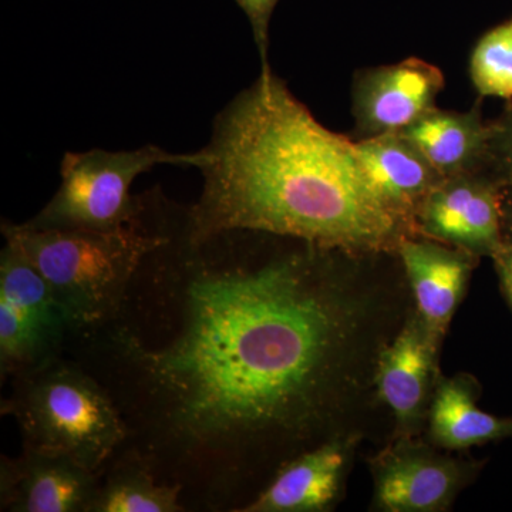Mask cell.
I'll list each match as a JSON object with an SVG mask.
<instances>
[{
  "mask_svg": "<svg viewBox=\"0 0 512 512\" xmlns=\"http://www.w3.org/2000/svg\"><path fill=\"white\" fill-rule=\"evenodd\" d=\"M204 150L174 154L164 148L144 146L131 151H84L64 154L62 184L28 227L40 229H117L137 220L141 194L131 195L138 175L158 165L200 167Z\"/></svg>",
  "mask_w": 512,
  "mask_h": 512,
  "instance_id": "obj_5",
  "label": "cell"
},
{
  "mask_svg": "<svg viewBox=\"0 0 512 512\" xmlns=\"http://www.w3.org/2000/svg\"><path fill=\"white\" fill-rule=\"evenodd\" d=\"M356 148L379 200L416 229L414 218L421 202L444 180L443 175L400 133L363 138Z\"/></svg>",
  "mask_w": 512,
  "mask_h": 512,
  "instance_id": "obj_14",
  "label": "cell"
},
{
  "mask_svg": "<svg viewBox=\"0 0 512 512\" xmlns=\"http://www.w3.org/2000/svg\"><path fill=\"white\" fill-rule=\"evenodd\" d=\"M100 483L101 471L23 447L19 457L0 461V510L92 512Z\"/></svg>",
  "mask_w": 512,
  "mask_h": 512,
  "instance_id": "obj_11",
  "label": "cell"
},
{
  "mask_svg": "<svg viewBox=\"0 0 512 512\" xmlns=\"http://www.w3.org/2000/svg\"><path fill=\"white\" fill-rule=\"evenodd\" d=\"M10 380L2 414L15 419L23 447L101 471L126 441V423L116 403L72 357L57 356Z\"/></svg>",
  "mask_w": 512,
  "mask_h": 512,
  "instance_id": "obj_4",
  "label": "cell"
},
{
  "mask_svg": "<svg viewBox=\"0 0 512 512\" xmlns=\"http://www.w3.org/2000/svg\"><path fill=\"white\" fill-rule=\"evenodd\" d=\"M470 77L481 97L512 100V19L478 40L470 57Z\"/></svg>",
  "mask_w": 512,
  "mask_h": 512,
  "instance_id": "obj_18",
  "label": "cell"
},
{
  "mask_svg": "<svg viewBox=\"0 0 512 512\" xmlns=\"http://www.w3.org/2000/svg\"><path fill=\"white\" fill-rule=\"evenodd\" d=\"M440 349L413 312L377 353L373 380L392 413L396 437H417L426 426L440 377Z\"/></svg>",
  "mask_w": 512,
  "mask_h": 512,
  "instance_id": "obj_9",
  "label": "cell"
},
{
  "mask_svg": "<svg viewBox=\"0 0 512 512\" xmlns=\"http://www.w3.org/2000/svg\"><path fill=\"white\" fill-rule=\"evenodd\" d=\"M416 437H396L372 461L373 507L383 512H444L483 468Z\"/></svg>",
  "mask_w": 512,
  "mask_h": 512,
  "instance_id": "obj_7",
  "label": "cell"
},
{
  "mask_svg": "<svg viewBox=\"0 0 512 512\" xmlns=\"http://www.w3.org/2000/svg\"><path fill=\"white\" fill-rule=\"evenodd\" d=\"M481 387L468 373L441 376L431 400L429 441L444 451L512 439V416H497L478 407Z\"/></svg>",
  "mask_w": 512,
  "mask_h": 512,
  "instance_id": "obj_15",
  "label": "cell"
},
{
  "mask_svg": "<svg viewBox=\"0 0 512 512\" xmlns=\"http://www.w3.org/2000/svg\"><path fill=\"white\" fill-rule=\"evenodd\" d=\"M501 212H503V239L512 244V183L503 185L501 197Z\"/></svg>",
  "mask_w": 512,
  "mask_h": 512,
  "instance_id": "obj_22",
  "label": "cell"
},
{
  "mask_svg": "<svg viewBox=\"0 0 512 512\" xmlns=\"http://www.w3.org/2000/svg\"><path fill=\"white\" fill-rule=\"evenodd\" d=\"M444 178L485 171L490 123H485L480 101L466 113L430 110L400 131Z\"/></svg>",
  "mask_w": 512,
  "mask_h": 512,
  "instance_id": "obj_16",
  "label": "cell"
},
{
  "mask_svg": "<svg viewBox=\"0 0 512 512\" xmlns=\"http://www.w3.org/2000/svg\"><path fill=\"white\" fill-rule=\"evenodd\" d=\"M397 254L413 292L416 313L441 348L480 258L419 235L404 238Z\"/></svg>",
  "mask_w": 512,
  "mask_h": 512,
  "instance_id": "obj_13",
  "label": "cell"
},
{
  "mask_svg": "<svg viewBox=\"0 0 512 512\" xmlns=\"http://www.w3.org/2000/svg\"><path fill=\"white\" fill-rule=\"evenodd\" d=\"M185 207L195 234L248 229L345 255L390 254L416 229L377 197L356 143L322 126L274 72L215 117Z\"/></svg>",
  "mask_w": 512,
  "mask_h": 512,
  "instance_id": "obj_2",
  "label": "cell"
},
{
  "mask_svg": "<svg viewBox=\"0 0 512 512\" xmlns=\"http://www.w3.org/2000/svg\"><path fill=\"white\" fill-rule=\"evenodd\" d=\"M501 197L503 184L487 171L444 178L421 202L417 235L491 258L504 242Z\"/></svg>",
  "mask_w": 512,
  "mask_h": 512,
  "instance_id": "obj_8",
  "label": "cell"
},
{
  "mask_svg": "<svg viewBox=\"0 0 512 512\" xmlns=\"http://www.w3.org/2000/svg\"><path fill=\"white\" fill-rule=\"evenodd\" d=\"M137 220L117 229H40L2 222L6 244L55 293L73 333L119 312L137 269L168 238L171 201L156 188L141 194Z\"/></svg>",
  "mask_w": 512,
  "mask_h": 512,
  "instance_id": "obj_3",
  "label": "cell"
},
{
  "mask_svg": "<svg viewBox=\"0 0 512 512\" xmlns=\"http://www.w3.org/2000/svg\"><path fill=\"white\" fill-rule=\"evenodd\" d=\"M495 272H497L498 282H500L501 292L507 305L512 312V244L503 242L500 249L493 256Z\"/></svg>",
  "mask_w": 512,
  "mask_h": 512,
  "instance_id": "obj_21",
  "label": "cell"
},
{
  "mask_svg": "<svg viewBox=\"0 0 512 512\" xmlns=\"http://www.w3.org/2000/svg\"><path fill=\"white\" fill-rule=\"evenodd\" d=\"M443 89L441 70L416 57L362 70L352 89L357 133L363 138L400 133L436 109Z\"/></svg>",
  "mask_w": 512,
  "mask_h": 512,
  "instance_id": "obj_10",
  "label": "cell"
},
{
  "mask_svg": "<svg viewBox=\"0 0 512 512\" xmlns=\"http://www.w3.org/2000/svg\"><path fill=\"white\" fill-rule=\"evenodd\" d=\"M251 23L252 33L259 59L261 73L271 72L269 64V25L279 0H234Z\"/></svg>",
  "mask_w": 512,
  "mask_h": 512,
  "instance_id": "obj_20",
  "label": "cell"
},
{
  "mask_svg": "<svg viewBox=\"0 0 512 512\" xmlns=\"http://www.w3.org/2000/svg\"><path fill=\"white\" fill-rule=\"evenodd\" d=\"M339 254L248 229L195 234L173 202L119 312L67 340L126 423L120 448L180 485L187 511L238 512L340 434L375 312Z\"/></svg>",
  "mask_w": 512,
  "mask_h": 512,
  "instance_id": "obj_1",
  "label": "cell"
},
{
  "mask_svg": "<svg viewBox=\"0 0 512 512\" xmlns=\"http://www.w3.org/2000/svg\"><path fill=\"white\" fill-rule=\"evenodd\" d=\"M485 171L501 184L512 183V106L490 123V143Z\"/></svg>",
  "mask_w": 512,
  "mask_h": 512,
  "instance_id": "obj_19",
  "label": "cell"
},
{
  "mask_svg": "<svg viewBox=\"0 0 512 512\" xmlns=\"http://www.w3.org/2000/svg\"><path fill=\"white\" fill-rule=\"evenodd\" d=\"M73 325L43 276L5 244L0 255V375H22L62 356Z\"/></svg>",
  "mask_w": 512,
  "mask_h": 512,
  "instance_id": "obj_6",
  "label": "cell"
},
{
  "mask_svg": "<svg viewBox=\"0 0 512 512\" xmlns=\"http://www.w3.org/2000/svg\"><path fill=\"white\" fill-rule=\"evenodd\" d=\"M357 436L338 434L286 461L238 512H326L338 505Z\"/></svg>",
  "mask_w": 512,
  "mask_h": 512,
  "instance_id": "obj_12",
  "label": "cell"
},
{
  "mask_svg": "<svg viewBox=\"0 0 512 512\" xmlns=\"http://www.w3.org/2000/svg\"><path fill=\"white\" fill-rule=\"evenodd\" d=\"M92 512H187L183 488L164 483L134 451L119 448L101 470Z\"/></svg>",
  "mask_w": 512,
  "mask_h": 512,
  "instance_id": "obj_17",
  "label": "cell"
}]
</instances>
